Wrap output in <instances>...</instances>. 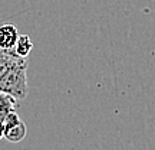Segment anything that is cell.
<instances>
[{"label": "cell", "mask_w": 155, "mask_h": 150, "mask_svg": "<svg viewBox=\"0 0 155 150\" xmlns=\"http://www.w3.org/2000/svg\"><path fill=\"white\" fill-rule=\"evenodd\" d=\"M17 101L19 100H16L13 95L0 91V126H3L5 120L10 113L16 111Z\"/></svg>", "instance_id": "277c9868"}, {"label": "cell", "mask_w": 155, "mask_h": 150, "mask_svg": "<svg viewBox=\"0 0 155 150\" xmlns=\"http://www.w3.org/2000/svg\"><path fill=\"white\" fill-rule=\"evenodd\" d=\"M19 30L15 25L6 23L0 26V48L6 51H13L19 40Z\"/></svg>", "instance_id": "3957f363"}, {"label": "cell", "mask_w": 155, "mask_h": 150, "mask_svg": "<svg viewBox=\"0 0 155 150\" xmlns=\"http://www.w3.org/2000/svg\"><path fill=\"white\" fill-rule=\"evenodd\" d=\"M3 131H5V139L10 143H19L26 137L28 127L22 121V118L19 117L16 111L10 113L7 118L3 123Z\"/></svg>", "instance_id": "7a4b0ae2"}, {"label": "cell", "mask_w": 155, "mask_h": 150, "mask_svg": "<svg viewBox=\"0 0 155 150\" xmlns=\"http://www.w3.org/2000/svg\"><path fill=\"white\" fill-rule=\"evenodd\" d=\"M5 139V131H3V126H0V140Z\"/></svg>", "instance_id": "8992f818"}, {"label": "cell", "mask_w": 155, "mask_h": 150, "mask_svg": "<svg viewBox=\"0 0 155 150\" xmlns=\"http://www.w3.org/2000/svg\"><path fill=\"white\" fill-rule=\"evenodd\" d=\"M0 91L25 100L29 94L28 58L19 56L15 51L0 48Z\"/></svg>", "instance_id": "6da1fadb"}, {"label": "cell", "mask_w": 155, "mask_h": 150, "mask_svg": "<svg viewBox=\"0 0 155 150\" xmlns=\"http://www.w3.org/2000/svg\"><path fill=\"white\" fill-rule=\"evenodd\" d=\"M32 49H33V42H32V39L29 38L28 35H20V36H19V40H17V44H16V46H15L13 51H15L19 56L28 58Z\"/></svg>", "instance_id": "5b68a950"}]
</instances>
